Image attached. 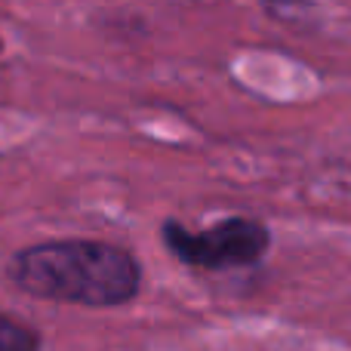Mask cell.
Masks as SVG:
<instances>
[{"label": "cell", "mask_w": 351, "mask_h": 351, "mask_svg": "<svg viewBox=\"0 0 351 351\" xmlns=\"http://www.w3.org/2000/svg\"><path fill=\"white\" fill-rule=\"evenodd\" d=\"M160 241L182 265L225 271V268L259 265L271 247V231L265 222L247 216L219 219L206 231H191L176 219H167L160 225Z\"/></svg>", "instance_id": "cell-2"}, {"label": "cell", "mask_w": 351, "mask_h": 351, "mask_svg": "<svg viewBox=\"0 0 351 351\" xmlns=\"http://www.w3.org/2000/svg\"><path fill=\"white\" fill-rule=\"evenodd\" d=\"M10 278L22 293L86 308H121L142 290V262L105 241H47L19 250Z\"/></svg>", "instance_id": "cell-1"}, {"label": "cell", "mask_w": 351, "mask_h": 351, "mask_svg": "<svg viewBox=\"0 0 351 351\" xmlns=\"http://www.w3.org/2000/svg\"><path fill=\"white\" fill-rule=\"evenodd\" d=\"M0 351H40V336L25 324L0 315Z\"/></svg>", "instance_id": "cell-3"}, {"label": "cell", "mask_w": 351, "mask_h": 351, "mask_svg": "<svg viewBox=\"0 0 351 351\" xmlns=\"http://www.w3.org/2000/svg\"><path fill=\"white\" fill-rule=\"evenodd\" d=\"M0 53H3V37H0Z\"/></svg>", "instance_id": "cell-5"}, {"label": "cell", "mask_w": 351, "mask_h": 351, "mask_svg": "<svg viewBox=\"0 0 351 351\" xmlns=\"http://www.w3.org/2000/svg\"><path fill=\"white\" fill-rule=\"evenodd\" d=\"M265 3V10L271 12V16H293L296 10H302V6H308L311 0H262Z\"/></svg>", "instance_id": "cell-4"}]
</instances>
